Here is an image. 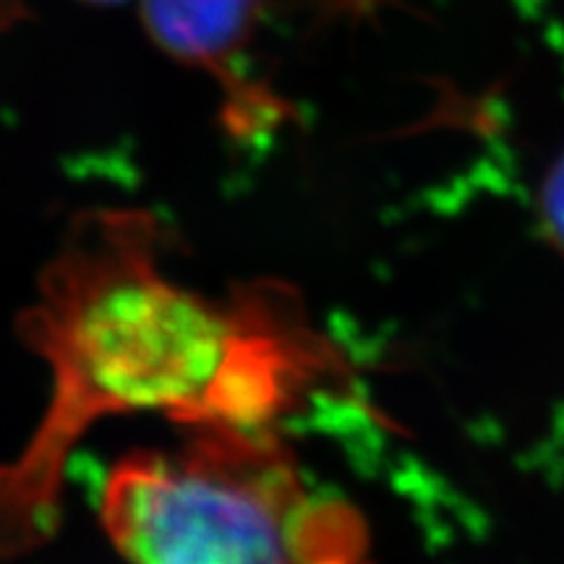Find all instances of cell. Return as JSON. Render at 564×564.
Segmentation results:
<instances>
[{
    "mask_svg": "<svg viewBox=\"0 0 564 564\" xmlns=\"http://www.w3.org/2000/svg\"><path fill=\"white\" fill-rule=\"evenodd\" d=\"M24 333L53 366V400L24 457L0 474V544H34L58 520L63 463L112 415L262 429L343 369L291 291L212 301L160 272L144 212H87L42 278Z\"/></svg>",
    "mask_w": 564,
    "mask_h": 564,
    "instance_id": "obj_1",
    "label": "cell"
},
{
    "mask_svg": "<svg viewBox=\"0 0 564 564\" xmlns=\"http://www.w3.org/2000/svg\"><path fill=\"white\" fill-rule=\"evenodd\" d=\"M87 3H100V6H105V3H121V0H87Z\"/></svg>",
    "mask_w": 564,
    "mask_h": 564,
    "instance_id": "obj_5",
    "label": "cell"
},
{
    "mask_svg": "<svg viewBox=\"0 0 564 564\" xmlns=\"http://www.w3.org/2000/svg\"><path fill=\"white\" fill-rule=\"evenodd\" d=\"M324 564H361V562H324Z\"/></svg>",
    "mask_w": 564,
    "mask_h": 564,
    "instance_id": "obj_6",
    "label": "cell"
},
{
    "mask_svg": "<svg viewBox=\"0 0 564 564\" xmlns=\"http://www.w3.org/2000/svg\"><path fill=\"white\" fill-rule=\"evenodd\" d=\"M539 215L546 241L564 257V152L552 165V171L546 173L544 186H541Z\"/></svg>",
    "mask_w": 564,
    "mask_h": 564,
    "instance_id": "obj_4",
    "label": "cell"
},
{
    "mask_svg": "<svg viewBox=\"0 0 564 564\" xmlns=\"http://www.w3.org/2000/svg\"><path fill=\"white\" fill-rule=\"evenodd\" d=\"M264 0H144V21L152 40L175 61L212 70L232 89L238 108L241 82L232 61L243 51Z\"/></svg>",
    "mask_w": 564,
    "mask_h": 564,
    "instance_id": "obj_3",
    "label": "cell"
},
{
    "mask_svg": "<svg viewBox=\"0 0 564 564\" xmlns=\"http://www.w3.org/2000/svg\"><path fill=\"white\" fill-rule=\"evenodd\" d=\"M188 429L175 453H137L110 470L102 523L129 564L361 562L356 510L308 497L270 426Z\"/></svg>",
    "mask_w": 564,
    "mask_h": 564,
    "instance_id": "obj_2",
    "label": "cell"
}]
</instances>
